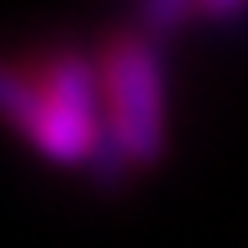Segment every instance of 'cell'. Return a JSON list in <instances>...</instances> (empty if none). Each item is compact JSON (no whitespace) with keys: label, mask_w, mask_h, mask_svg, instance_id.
<instances>
[{"label":"cell","mask_w":248,"mask_h":248,"mask_svg":"<svg viewBox=\"0 0 248 248\" xmlns=\"http://www.w3.org/2000/svg\"><path fill=\"white\" fill-rule=\"evenodd\" d=\"M0 122L50 163L91 167L99 140L108 136L95 54L77 46H54L23 59L0 54Z\"/></svg>","instance_id":"6da1fadb"},{"label":"cell","mask_w":248,"mask_h":248,"mask_svg":"<svg viewBox=\"0 0 248 248\" xmlns=\"http://www.w3.org/2000/svg\"><path fill=\"white\" fill-rule=\"evenodd\" d=\"M194 14H199V18H208V23H221V18H244L248 5H239V0H199Z\"/></svg>","instance_id":"277c9868"},{"label":"cell","mask_w":248,"mask_h":248,"mask_svg":"<svg viewBox=\"0 0 248 248\" xmlns=\"http://www.w3.org/2000/svg\"><path fill=\"white\" fill-rule=\"evenodd\" d=\"M104 86V126L136 167L167 158V72L163 50L140 27H118L95 50Z\"/></svg>","instance_id":"7a4b0ae2"},{"label":"cell","mask_w":248,"mask_h":248,"mask_svg":"<svg viewBox=\"0 0 248 248\" xmlns=\"http://www.w3.org/2000/svg\"><path fill=\"white\" fill-rule=\"evenodd\" d=\"M189 18H199V14H194V5H185V0H154V5H140L136 9V27L149 32L154 41H163L171 27H181Z\"/></svg>","instance_id":"3957f363"}]
</instances>
